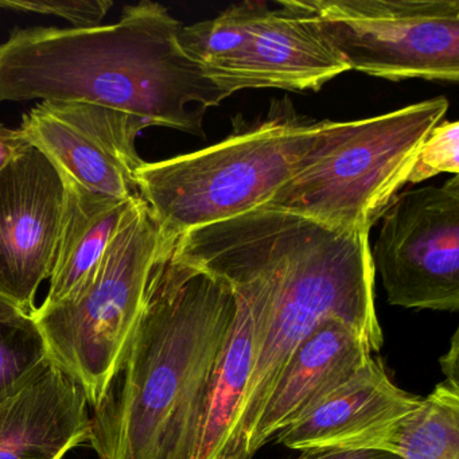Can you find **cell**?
<instances>
[{"label":"cell","instance_id":"obj_1","mask_svg":"<svg viewBox=\"0 0 459 459\" xmlns=\"http://www.w3.org/2000/svg\"><path fill=\"white\" fill-rule=\"evenodd\" d=\"M173 246L212 273L249 279L267 298V325L236 423L232 459H247L273 384L292 351L321 322L338 318L351 325L373 353L383 346L369 232L333 230L259 208L189 230L174 238Z\"/></svg>","mask_w":459,"mask_h":459},{"label":"cell","instance_id":"obj_2","mask_svg":"<svg viewBox=\"0 0 459 459\" xmlns=\"http://www.w3.org/2000/svg\"><path fill=\"white\" fill-rule=\"evenodd\" d=\"M236 311L232 286L163 238L138 324L91 408L87 445L99 459H195L206 389Z\"/></svg>","mask_w":459,"mask_h":459},{"label":"cell","instance_id":"obj_3","mask_svg":"<svg viewBox=\"0 0 459 459\" xmlns=\"http://www.w3.org/2000/svg\"><path fill=\"white\" fill-rule=\"evenodd\" d=\"M182 23L143 0L96 28H17L0 42V103L63 101L126 112L146 127L203 134L230 98L179 41Z\"/></svg>","mask_w":459,"mask_h":459},{"label":"cell","instance_id":"obj_4","mask_svg":"<svg viewBox=\"0 0 459 459\" xmlns=\"http://www.w3.org/2000/svg\"><path fill=\"white\" fill-rule=\"evenodd\" d=\"M447 109V99L435 98L369 119L316 123L294 173L263 209L369 232L408 184Z\"/></svg>","mask_w":459,"mask_h":459},{"label":"cell","instance_id":"obj_5","mask_svg":"<svg viewBox=\"0 0 459 459\" xmlns=\"http://www.w3.org/2000/svg\"><path fill=\"white\" fill-rule=\"evenodd\" d=\"M316 125L276 115L200 152L136 171L139 195L166 240L263 208L289 181Z\"/></svg>","mask_w":459,"mask_h":459},{"label":"cell","instance_id":"obj_6","mask_svg":"<svg viewBox=\"0 0 459 459\" xmlns=\"http://www.w3.org/2000/svg\"><path fill=\"white\" fill-rule=\"evenodd\" d=\"M163 238L143 200L74 297L30 314L48 359L74 378L96 407L122 359L143 308Z\"/></svg>","mask_w":459,"mask_h":459},{"label":"cell","instance_id":"obj_7","mask_svg":"<svg viewBox=\"0 0 459 459\" xmlns=\"http://www.w3.org/2000/svg\"><path fill=\"white\" fill-rule=\"evenodd\" d=\"M179 41L209 79L233 95L275 88L318 91L348 72L302 0H247L182 26Z\"/></svg>","mask_w":459,"mask_h":459},{"label":"cell","instance_id":"obj_8","mask_svg":"<svg viewBox=\"0 0 459 459\" xmlns=\"http://www.w3.org/2000/svg\"><path fill=\"white\" fill-rule=\"evenodd\" d=\"M348 71L391 82H458V0H307Z\"/></svg>","mask_w":459,"mask_h":459},{"label":"cell","instance_id":"obj_9","mask_svg":"<svg viewBox=\"0 0 459 459\" xmlns=\"http://www.w3.org/2000/svg\"><path fill=\"white\" fill-rule=\"evenodd\" d=\"M370 256L391 305L458 311V176L397 195Z\"/></svg>","mask_w":459,"mask_h":459},{"label":"cell","instance_id":"obj_10","mask_svg":"<svg viewBox=\"0 0 459 459\" xmlns=\"http://www.w3.org/2000/svg\"><path fill=\"white\" fill-rule=\"evenodd\" d=\"M20 128L65 186L114 200L141 198L136 171L144 160L136 139L147 127L136 117L93 104L42 101Z\"/></svg>","mask_w":459,"mask_h":459},{"label":"cell","instance_id":"obj_11","mask_svg":"<svg viewBox=\"0 0 459 459\" xmlns=\"http://www.w3.org/2000/svg\"><path fill=\"white\" fill-rule=\"evenodd\" d=\"M65 205L60 174L34 147L0 173V294L26 314L52 275Z\"/></svg>","mask_w":459,"mask_h":459},{"label":"cell","instance_id":"obj_12","mask_svg":"<svg viewBox=\"0 0 459 459\" xmlns=\"http://www.w3.org/2000/svg\"><path fill=\"white\" fill-rule=\"evenodd\" d=\"M423 397L397 386L380 357L369 361L307 416L276 435L302 453L376 450L399 456L405 423Z\"/></svg>","mask_w":459,"mask_h":459},{"label":"cell","instance_id":"obj_13","mask_svg":"<svg viewBox=\"0 0 459 459\" xmlns=\"http://www.w3.org/2000/svg\"><path fill=\"white\" fill-rule=\"evenodd\" d=\"M373 356L361 333L338 318L321 322L292 351L247 446V459L302 420L348 383Z\"/></svg>","mask_w":459,"mask_h":459},{"label":"cell","instance_id":"obj_14","mask_svg":"<svg viewBox=\"0 0 459 459\" xmlns=\"http://www.w3.org/2000/svg\"><path fill=\"white\" fill-rule=\"evenodd\" d=\"M82 386L49 362L0 403V459H63L87 445L91 413Z\"/></svg>","mask_w":459,"mask_h":459},{"label":"cell","instance_id":"obj_15","mask_svg":"<svg viewBox=\"0 0 459 459\" xmlns=\"http://www.w3.org/2000/svg\"><path fill=\"white\" fill-rule=\"evenodd\" d=\"M219 276L235 290L238 311L206 389L195 459H232L236 423L267 325L268 302L262 290L244 276Z\"/></svg>","mask_w":459,"mask_h":459},{"label":"cell","instance_id":"obj_16","mask_svg":"<svg viewBox=\"0 0 459 459\" xmlns=\"http://www.w3.org/2000/svg\"><path fill=\"white\" fill-rule=\"evenodd\" d=\"M63 230L42 305H56L74 297L90 278L126 217L141 198L114 200L65 186Z\"/></svg>","mask_w":459,"mask_h":459},{"label":"cell","instance_id":"obj_17","mask_svg":"<svg viewBox=\"0 0 459 459\" xmlns=\"http://www.w3.org/2000/svg\"><path fill=\"white\" fill-rule=\"evenodd\" d=\"M396 459H459V386L437 384L405 423Z\"/></svg>","mask_w":459,"mask_h":459},{"label":"cell","instance_id":"obj_18","mask_svg":"<svg viewBox=\"0 0 459 459\" xmlns=\"http://www.w3.org/2000/svg\"><path fill=\"white\" fill-rule=\"evenodd\" d=\"M49 362L44 338L30 314L0 321V403L25 388Z\"/></svg>","mask_w":459,"mask_h":459},{"label":"cell","instance_id":"obj_19","mask_svg":"<svg viewBox=\"0 0 459 459\" xmlns=\"http://www.w3.org/2000/svg\"><path fill=\"white\" fill-rule=\"evenodd\" d=\"M458 154L459 123L440 122L421 146L408 184H420L442 173L458 176Z\"/></svg>","mask_w":459,"mask_h":459},{"label":"cell","instance_id":"obj_20","mask_svg":"<svg viewBox=\"0 0 459 459\" xmlns=\"http://www.w3.org/2000/svg\"><path fill=\"white\" fill-rule=\"evenodd\" d=\"M112 7L111 0H0V10L58 17L74 29L100 26Z\"/></svg>","mask_w":459,"mask_h":459},{"label":"cell","instance_id":"obj_21","mask_svg":"<svg viewBox=\"0 0 459 459\" xmlns=\"http://www.w3.org/2000/svg\"><path fill=\"white\" fill-rule=\"evenodd\" d=\"M31 147L21 128H10L0 123V173Z\"/></svg>","mask_w":459,"mask_h":459},{"label":"cell","instance_id":"obj_22","mask_svg":"<svg viewBox=\"0 0 459 459\" xmlns=\"http://www.w3.org/2000/svg\"><path fill=\"white\" fill-rule=\"evenodd\" d=\"M396 455L376 450H326L303 453L297 459H396Z\"/></svg>","mask_w":459,"mask_h":459},{"label":"cell","instance_id":"obj_23","mask_svg":"<svg viewBox=\"0 0 459 459\" xmlns=\"http://www.w3.org/2000/svg\"><path fill=\"white\" fill-rule=\"evenodd\" d=\"M458 353V332H455L451 341L450 351L440 359V367L445 372L446 381L459 386Z\"/></svg>","mask_w":459,"mask_h":459},{"label":"cell","instance_id":"obj_24","mask_svg":"<svg viewBox=\"0 0 459 459\" xmlns=\"http://www.w3.org/2000/svg\"><path fill=\"white\" fill-rule=\"evenodd\" d=\"M20 314H26L25 311L21 310L20 307L14 305L12 300L4 298L0 294V321L4 319L12 318V316H20Z\"/></svg>","mask_w":459,"mask_h":459}]
</instances>
